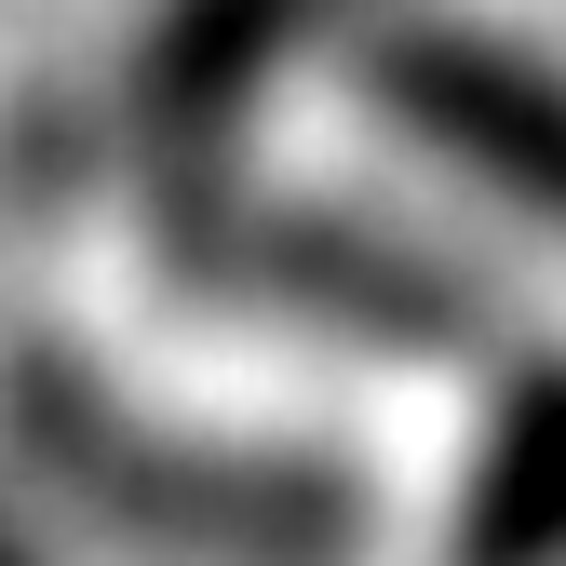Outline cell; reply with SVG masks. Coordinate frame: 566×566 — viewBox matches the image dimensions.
<instances>
[{
    "label": "cell",
    "mask_w": 566,
    "mask_h": 566,
    "mask_svg": "<svg viewBox=\"0 0 566 566\" xmlns=\"http://www.w3.org/2000/svg\"><path fill=\"white\" fill-rule=\"evenodd\" d=\"M324 14H337V0H176V14L149 28V67H135L149 135H163V149H217V135L243 122V95H256Z\"/></svg>",
    "instance_id": "cell-3"
},
{
    "label": "cell",
    "mask_w": 566,
    "mask_h": 566,
    "mask_svg": "<svg viewBox=\"0 0 566 566\" xmlns=\"http://www.w3.org/2000/svg\"><path fill=\"white\" fill-rule=\"evenodd\" d=\"M0 566H28V539H14V526H0Z\"/></svg>",
    "instance_id": "cell-5"
},
{
    "label": "cell",
    "mask_w": 566,
    "mask_h": 566,
    "mask_svg": "<svg viewBox=\"0 0 566 566\" xmlns=\"http://www.w3.org/2000/svg\"><path fill=\"white\" fill-rule=\"evenodd\" d=\"M41 459L108 500L122 526H163V539H217V553H297V539H337V500L297 472H243V459H163L149 432H122V418L82 391V378H14Z\"/></svg>",
    "instance_id": "cell-1"
},
{
    "label": "cell",
    "mask_w": 566,
    "mask_h": 566,
    "mask_svg": "<svg viewBox=\"0 0 566 566\" xmlns=\"http://www.w3.org/2000/svg\"><path fill=\"white\" fill-rule=\"evenodd\" d=\"M378 95H391V122L418 149H446L459 176L513 189L526 217L566 230V82L553 67L472 41V28H391L378 41Z\"/></svg>",
    "instance_id": "cell-2"
},
{
    "label": "cell",
    "mask_w": 566,
    "mask_h": 566,
    "mask_svg": "<svg viewBox=\"0 0 566 566\" xmlns=\"http://www.w3.org/2000/svg\"><path fill=\"white\" fill-rule=\"evenodd\" d=\"M459 566H566V365H526L485 418V459L459 500Z\"/></svg>",
    "instance_id": "cell-4"
}]
</instances>
